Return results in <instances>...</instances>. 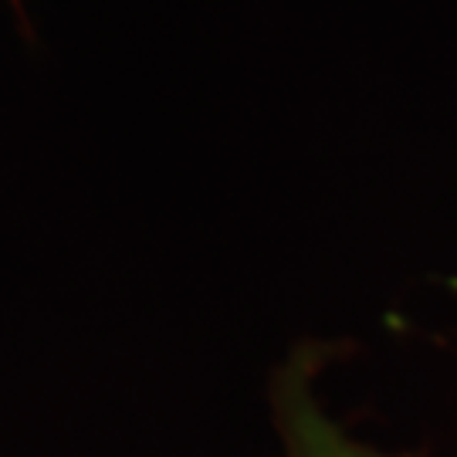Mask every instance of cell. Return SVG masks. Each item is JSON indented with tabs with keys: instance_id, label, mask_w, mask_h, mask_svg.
<instances>
[{
	"instance_id": "6da1fadb",
	"label": "cell",
	"mask_w": 457,
	"mask_h": 457,
	"mask_svg": "<svg viewBox=\"0 0 457 457\" xmlns=\"http://www.w3.org/2000/svg\"><path fill=\"white\" fill-rule=\"evenodd\" d=\"M319 362H322V349L302 345L292 353V360L278 370L275 383H271L275 420L281 427L288 457H393L349 441L343 430L319 410L315 396H312V373L319 370Z\"/></svg>"
},
{
	"instance_id": "7a4b0ae2",
	"label": "cell",
	"mask_w": 457,
	"mask_h": 457,
	"mask_svg": "<svg viewBox=\"0 0 457 457\" xmlns=\"http://www.w3.org/2000/svg\"><path fill=\"white\" fill-rule=\"evenodd\" d=\"M11 7H14L17 14H24V7H21V0H11Z\"/></svg>"
}]
</instances>
